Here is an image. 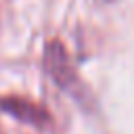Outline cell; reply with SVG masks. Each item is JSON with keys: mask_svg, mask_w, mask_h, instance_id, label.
I'll return each mask as SVG.
<instances>
[{"mask_svg": "<svg viewBox=\"0 0 134 134\" xmlns=\"http://www.w3.org/2000/svg\"><path fill=\"white\" fill-rule=\"evenodd\" d=\"M0 111L21 119V121H29V124H46L48 121V115L36 107L34 103L29 100H23V98H15V96H8V98H0Z\"/></svg>", "mask_w": 134, "mask_h": 134, "instance_id": "cell-2", "label": "cell"}, {"mask_svg": "<svg viewBox=\"0 0 134 134\" xmlns=\"http://www.w3.org/2000/svg\"><path fill=\"white\" fill-rule=\"evenodd\" d=\"M44 67L48 71V75L57 82V86H61L63 90L67 92H73L80 82H77V75L69 63V57H67V50L63 48L61 42L52 40L46 44V50H44Z\"/></svg>", "mask_w": 134, "mask_h": 134, "instance_id": "cell-1", "label": "cell"}]
</instances>
